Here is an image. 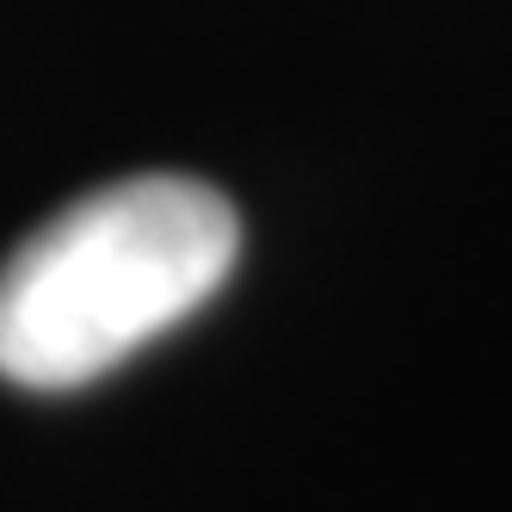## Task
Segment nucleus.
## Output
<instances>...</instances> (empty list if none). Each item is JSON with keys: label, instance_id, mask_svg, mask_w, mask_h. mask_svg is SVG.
Wrapping results in <instances>:
<instances>
[{"label": "nucleus", "instance_id": "1", "mask_svg": "<svg viewBox=\"0 0 512 512\" xmlns=\"http://www.w3.org/2000/svg\"><path fill=\"white\" fill-rule=\"evenodd\" d=\"M241 260L235 204L186 173H136L62 204L0 266V377L81 389L198 315Z\"/></svg>", "mask_w": 512, "mask_h": 512}]
</instances>
